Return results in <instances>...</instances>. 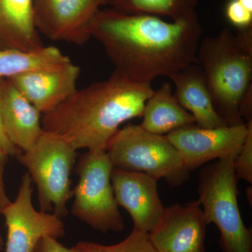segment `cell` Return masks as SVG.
Masks as SVG:
<instances>
[{"label": "cell", "mask_w": 252, "mask_h": 252, "mask_svg": "<svg viewBox=\"0 0 252 252\" xmlns=\"http://www.w3.org/2000/svg\"><path fill=\"white\" fill-rule=\"evenodd\" d=\"M1 117L8 138L22 152L32 148L44 132L41 113L9 79L3 82Z\"/></svg>", "instance_id": "obj_14"}, {"label": "cell", "mask_w": 252, "mask_h": 252, "mask_svg": "<svg viewBox=\"0 0 252 252\" xmlns=\"http://www.w3.org/2000/svg\"><path fill=\"white\" fill-rule=\"evenodd\" d=\"M238 1L247 9L252 11V0H238Z\"/></svg>", "instance_id": "obj_27"}, {"label": "cell", "mask_w": 252, "mask_h": 252, "mask_svg": "<svg viewBox=\"0 0 252 252\" xmlns=\"http://www.w3.org/2000/svg\"><path fill=\"white\" fill-rule=\"evenodd\" d=\"M233 158L207 163L200 170L198 203L208 224L220 231L221 252H252V232L244 223L238 200Z\"/></svg>", "instance_id": "obj_4"}, {"label": "cell", "mask_w": 252, "mask_h": 252, "mask_svg": "<svg viewBox=\"0 0 252 252\" xmlns=\"http://www.w3.org/2000/svg\"><path fill=\"white\" fill-rule=\"evenodd\" d=\"M33 0H0V49L31 51L44 46L33 24Z\"/></svg>", "instance_id": "obj_16"}, {"label": "cell", "mask_w": 252, "mask_h": 252, "mask_svg": "<svg viewBox=\"0 0 252 252\" xmlns=\"http://www.w3.org/2000/svg\"><path fill=\"white\" fill-rule=\"evenodd\" d=\"M32 181L23 176L16 198L1 215L7 228L5 252H34L41 239L63 238L65 234L62 218L54 213L38 211L32 204Z\"/></svg>", "instance_id": "obj_8"}, {"label": "cell", "mask_w": 252, "mask_h": 252, "mask_svg": "<svg viewBox=\"0 0 252 252\" xmlns=\"http://www.w3.org/2000/svg\"><path fill=\"white\" fill-rule=\"evenodd\" d=\"M247 124L204 128L196 124L167 134L190 171L212 160L236 157L246 137Z\"/></svg>", "instance_id": "obj_10"}, {"label": "cell", "mask_w": 252, "mask_h": 252, "mask_svg": "<svg viewBox=\"0 0 252 252\" xmlns=\"http://www.w3.org/2000/svg\"><path fill=\"white\" fill-rule=\"evenodd\" d=\"M3 245H4V242H3L2 237L0 234V250H2Z\"/></svg>", "instance_id": "obj_28"}, {"label": "cell", "mask_w": 252, "mask_h": 252, "mask_svg": "<svg viewBox=\"0 0 252 252\" xmlns=\"http://www.w3.org/2000/svg\"><path fill=\"white\" fill-rule=\"evenodd\" d=\"M197 58L219 115L228 126L245 124L239 109L252 86V28H223L200 42Z\"/></svg>", "instance_id": "obj_3"}, {"label": "cell", "mask_w": 252, "mask_h": 252, "mask_svg": "<svg viewBox=\"0 0 252 252\" xmlns=\"http://www.w3.org/2000/svg\"><path fill=\"white\" fill-rule=\"evenodd\" d=\"M91 34L116 71L137 82L152 83L198 63L202 27L198 15L169 22L107 8L94 16Z\"/></svg>", "instance_id": "obj_1"}, {"label": "cell", "mask_w": 252, "mask_h": 252, "mask_svg": "<svg viewBox=\"0 0 252 252\" xmlns=\"http://www.w3.org/2000/svg\"><path fill=\"white\" fill-rule=\"evenodd\" d=\"M34 252H79L74 247L69 248L59 243L58 239L45 237L36 245Z\"/></svg>", "instance_id": "obj_24"}, {"label": "cell", "mask_w": 252, "mask_h": 252, "mask_svg": "<svg viewBox=\"0 0 252 252\" xmlns=\"http://www.w3.org/2000/svg\"><path fill=\"white\" fill-rule=\"evenodd\" d=\"M240 117L247 123L252 120V89L250 87L247 91L241 103H240V109H239Z\"/></svg>", "instance_id": "obj_26"}, {"label": "cell", "mask_w": 252, "mask_h": 252, "mask_svg": "<svg viewBox=\"0 0 252 252\" xmlns=\"http://www.w3.org/2000/svg\"><path fill=\"white\" fill-rule=\"evenodd\" d=\"M79 65L70 62L9 79L43 115L53 112L77 91Z\"/></svg>", "instance_id": "obj_13"}, {"label": "cell", "mask_w": 252, "mask_h": 252, "mask_svg": "<svg viewBox=\"0 0 252 252\" xmlns=\"http://www.w3.org/2000/svg\"><path fill=\"white\" fill-rule=\"evenodd\" d=\"M111 180L118 205L128 212L133 228L152 232L165 208L158 191V180L143 172L114 167Z\"/></svg>", "instance_id": "obj_12"}, {"label": "cell", "mask_w": 252, "mask_h": 252, "mask_svg": "<svg viewBox=\"0 0 252 252\" xmlns=\"http://www.w3.org/2000/svg\"><path fill=\"white\" fill-rule=\"evenodd\" d=\"M7 160L8 157L0 154V215L2 213L5 207L11 202L6 194L4 180L5 167Z\"/></svg>", "instance_id": "obj_25"}, {"label": "cell", "mask_w": 252, "mask_h": 252, "mask_svg": "<svg viewBox=\"0 0 252 252\" xmlns=\"http://www.w3.org/2000/svg\"><path fill=\"white\" fill-rule=\"evenodd\" d=\"M4 79H0V154L6 157H18L21 151L11 143L5 132L1 117V93Z\"/></svg>", "instance_id": "obj_23"}, {"label": "cell", "mask_w": 252, "mask_h": 252, "mask_svg": "<svg viewBox=\"0 0 252 252\" xmlns=\"http://www.w3.org/2000/svg\"><path fill=\"white\" fill-rule=\"evenodd\" d=\"M248 130L245 142L233 160L235 176L238 180H242L252 184V120L247 123Z\"/></svg>", "instance_id": "obj_21"}, {"label": "cell", "mask_w": 252, "mask_h": 252, "mask_svg": "<svg viewBox=\"0 0 252 252\" xmlns=\"http://www.w3.org/2000/svg\"><path fill=\"white\" fill-rule=\"evenodd\" d=\"M114 166L106 152L88 151L76 167L79 177L73 190V216L102 233L121 232L125 228L119 210L111 176Z\"/></svg>", "instance_id": "obj_7"}, {"label": "cell", "mask_w": 252, "mask_h": 252, "mask_svg": "<svg viewBox=\"0 0 252 252\" xmlns=\"http://www.w3.org/2000/svg\"><path fill=\"white\" fill-rule=\"evenodd\" d=\"M74 248L79 252H158L151 242L149 233L135 228L127 238L115 245L80 241Z\"/></svg>", "instance_id": "obj_20"}, {"label": "cell", "mask_w": 252, "mask_h": 252, "mask_svg": "<svg viewBox=\"0 0 252 252\" xmlns=\"http://www.w3.org/2000/svg\"><path fill=\"white\" fill-rule=\"evenodd\" d=\"M227 20L238 30L252 28V11L244 6L238 0H229L225 5Z\"/></svg>", "instance_id": "obj_22"}, {"label": "cell", "mask_w": 252, "mask_h": 252, "mask_svg": "<svg viewBox=\"0 0 252 252\" xmlns=\"http://www.w3.org/2000/svg\"><path fill=\"white\" fill-rule=\"evenodd\" d=\"M110 9L125 14H149L175 20L196 16L199 0H106Z\"/></svg>", "instance_id": "obj_19"}, {"label": "cell", "mask_w": 252, "mask_h": 252, "mask_svg": "<svg viewBox=\"0 0 252 252\" xmlns=\"http://www.w3.org/2000/svg\"><path fill=\"white\" fill-rule=\"evenodd\" d=\"M170 79L175 85L174 96L193 116L197 126L204 128L227 126L215 108L203 69L198 63L190 64Z\"/></svg>", "instance_id": "obj_15"}, {"label": "cell", "mask_w": 252, "mask_h": 252, "mask_svg": "<svg viewBox=\"0 0 252 252\" xmlns=\"http://www.w3.org/2000/svg\"><path fill=\"white\" fill-rule=\"evenodd\" d=\"M104 5L106 0H33V24L50 40L81 46L91 39L93 20Z\"/></svg>", "instance_id": "obj_9"}, {"label": "cell", "mask_w": 252, "mask_h": 252, "mask_svg": "<svg viewBox=\"0 0 252 252\" xmlns=\"http://www.w3.org/2000/svg\"><path fill=\"white\" fill-rule=\"evenodd\" d=\"M77 155L62 137L44 130L32 148L16 157L36 185L41 211H54L60 218L67 215V203L73 195L70 176Z\"/></svg>", "instance_id": "obj_6"}, {"label": "cell", "mask_w": 252, "mask_h": 252, "mask_svg": "<svg viewBox=\"0 0 252 252\" xmlns=\"http://www.w3.org/2000/svg\"><path fill=\"white\" fill-rule=\"evenodd\" d=\"M70 61L59 48L52 46L31 51L0 49V79L57 67Z\"/></svg>", "instance_id": "obj_18"}, {"label": "cell", "mask_w": 252, "mask_h": 252, "mask_svg": "<svg viewBox=\"0 0 252 252\" xmlns=\"http://www.w3.org/2000/svg\"><path fill=\"white\" fill-rule=\"evenodd\" d=\"M154 91L151 83L131 80L115 70L107 80L77 89L43 115V130L62 137L77 151L106 152L123 124L142 117Z\"/></svg>", "instance_id": "obj_2"}, {"label": "cell", "mask_w": 252, "mask_h": 252, "mask_svg": "<svg viewBox=\"0 0 252 252\" xmlns=\"http://www.w3.org/2000/svg\"><path fill=\"white\" fill-rule=\"evenodd\" d=\"M140 126L159 135L195 124V119L180 103L172 94L170 83L165 82L146 102Z\"/></svg>", "instance_id": "obj_17"}, {"label": "cell", "mask_w": 252, "mask_h": 252, "mask_svg": "<svg viewBox=\"0 0 252 252\" xmlns=\"http://www.w3.org/2000/svg\"><path fill=\"white\" fill-rule=\"evenodd\" d=\"M106 152L114 168L143 172L172 187H180L190 178V170L166 135L152 133L140 125L119 129Z\"/></svg>", "instance_id": "obj_5"}, {"label": "cell", "mask_w": 252, "mask_h": 252, "mask_svg": "<svg viewBox=\"0 0 252 252\" xmlns=\"http://www.w3.org/2000/svg\"></svg>", "instance_id": "obj_29"}, {"label": "cell", "mask_w": 252, "mask_h": 252, "mask_svg": "<svg viewBox=\"0 0 252 252\" xmlns=\"http://www.w3.org/2000/svg\"><path fill=\"white\" fill-rule=\"evenodd\" d=\"M208 223L197 201L165 207L158 224L149 233L157 252H206Z\"/></svg>", "instance_id": "obj_11"}]
</instances>
